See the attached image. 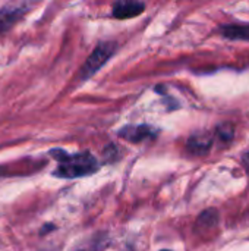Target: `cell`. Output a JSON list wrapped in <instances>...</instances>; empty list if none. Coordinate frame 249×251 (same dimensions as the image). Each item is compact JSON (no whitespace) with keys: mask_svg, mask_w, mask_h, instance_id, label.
Segmentation results:
<instances>
[{"mask_svg":"<svg viewBox=\"0 0 249 251\" xmlns=\"http://www.w3.org/2000/svg\"><path fill=\"white\" fill-rule=\"evenodd\" d=\"M50 154L59 162L57 169L53 172V175L59 176V178L87 176V175L94 174L98 169V163H97L95 157L88 151L69 156L62 150H51Z\"/></svg>","mask_w":249,"mask_h":251,"instance_id":"cell-1","label":"cell"},{"mask_svg":"<svg viewBox=\"0 0 249 251\" xmlns=\"http://www.w3.org/2000/svg\"><path fill=\"white\" fill-rule=\"evenodd\" d=\"M116 43L107 41V43H101L98 44V47L90 54V57L87 59V62L84 63L82 69H81V76L84 79L92 76L116 51Z\"/></svg>","mask_w":249,"mask_h":251,"instance_id":"cell-2","label":"cell"},{"mask_svg":"<svg viewBox=\"0 0 249 251\" xmlns=\"http://www.w3.org/2000/svg\"><path fill=\"white\" fill-rule=\"evenodd\" d=\"M26 9H28V4H25V3L6 4L0 10V34L10 29L13 26V24L19 19V16L25 13Z\"/></svg>","mask_w":249,"mask_h":251,"instance_id":"cell-3","label":"cell"},{"mask_svg":"<svg viewBox=\"0 0 249 251\" xmlns=\"http://www.w3.org/2000/svg\"><path fill=\"white\" fill-rule=\"evenodd\" d=\"M145 4L141 1L126 0V1H117L113 4V16L117 19H128L138 16L144 12Z\"/></svg>","mask_w":249,"mask_h":251,"instance_id":"cell-4","label":"cell"},{"mask_svg":"<svg viewBox=\"0 0 249 251\" xmlns=\"http://www.w3.org/2000/svg\"><path fill=\"white\" fill-rule=\"evenodd\" d=\"M119 135L131 143H141L147 138H153L156 135L154 128L148 126V125H132V126H125Z\"/></svg>","mask_w":249,"mask_h":251,"instance_id":"cell-5","label":"cell"},{"mask_svg":"<svg viewBox=\"0 0 249 251\" xmlns=\"http://www.w3.org/2000/svg\"><path fill=\"white\" fill-rule=\"evenodd\" d=\"M211 146H213V138L205 132L194 134L188 140V149L194 154H205V153L210 151Z\"/></svg>","mask_w":249,"mask_h":251,"instance_id":"cell-6","label":"cell"},{"mask_svg":"<svg viewBox=\"0 0 249 251\" xmlns=\"http://www.w3.org/2000/svg\"><path fill=\"white\" fill-rule=\"evenodd\" d=\"M219 224V213L216 209H208L205 210L197 221V228L201 229L203 232L204 231H210L213 228H216Z\"/></svg>","mask_w":249,"mask_h":251,"instance_id":"cell-7","label":"cell"},{"mask_svg":"<svg viewBox=\"0 0 249 251\" xmlns=\"http://www.w3.org/2000/svg\"><path fill=\"white\" fill-rule=\"evenodd\" d=\"M222 32L227 38H238V40L249 38V26L245 25H225L222 26Z\"/></svg>","mask_w":249,"mask_h":251,"instance_id":"cell-8","label":"cell"},{"mask_svg":"<svg viewBox=\"0 0 249 251\" xmlns=\"http://www.w3.org/2000/svg\"><path fill=\"white\" fill-rule=\"evenodd\" d=\"M216 132H217V135L220 137V140H222V141H226V143L232 141L233 137H235V128H233L232 124H227V122L219 125Z\"/></svg>","mask_w":249,"mask_h":251,"instance_id":"cell-9","label":"cell"},{"mask_svg":"<svg viewBox=\"0 0 249 251\" xmlns=\"http://www.w3.org/2000/svg\"><path fill=\"white\" fill-rule=\"evenodd\" d=\"M242 162H244V166H245V169L249 172V151H247L245 154H244V157H242Z\"/></svg>","mask_w":249,"mask_h":251,"instance_id":"cell-10","label":"cell"},{"mask_svg":"<svg viewBox=\"0 0 249 251\" xmlns=\"http://www.w3.org/2000/svg\"><path fill=\"white\" fill-rule=\"evenodd\" d=\"M79 251H90V250H79Z\"/></svg>","mask_w":249,"mask_h":251,"instance_id":"cell-11","label":"cell"},{"mask_svg":"<svg viewBox=\"0 0 249 251\" xmlns=\"http://www.w3.org/2000/svg\"><path fill=\"white\" fill-rule=\"evenodd\" d=\"M161 251H170V250H161Z\"/></svg>","mask_w":249,"mask_h":251,"instance_id":"cell-12","label":"cell"}]
</instances>
